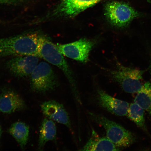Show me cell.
<instances>
[{"label": "cell", "mask_w": 151, "mask_h": 151, "mask_svg": "<svg viewBox=\"0 0 151 151\" xmlns=\"http://www.w3.org/2000/svg\"><path fill=\"white\" fill-rule=\"evenodd\" d=\"M37 54L49 63L56 66L63 71L69 81L72 93L76 101L82 104L78 86L74 76L63 55L55 45L46 37L39 35Z\"/></svg>", "instance_id": "cell-1"}, {"label": "cell", "mask_w": 151, "mask_h": 151, "mask_svg": "<svg viewBox=\"0 0 151 151\" xmlns=\"http://www.w3.org/2000/svg\"><path fill=\"white\" fill-rule=\"evenodd\" d=\"M39 35L29 32L0 38V57L37 55Z\"/></svg>", "instance_id": "cell-2"}, {"label": "cell", "mask_w": 151, "mask_h": 151, "mask_svg": "<svg viewBox=\"0 0 151 151\" xmlns=\"http://www.w3.org/2000/svg\"><path fill=\"white\" fill-rule=\"evenodd\" d=\"M88 114L92 120L104 128L107 137L118 148L129 147L135 142L136 137L134 134L120 124L102 115L91 112Z\"/></svg>", "instance_id": "cell-3"}, {"label": "cell", "mask_w": 151, "mask_h": 151, "mask_svg": "<svg viewBox=\"0 0 151 151\" xmlns=\"http://www.w3.org/2000/svg\"><path fill=\"white\" fill-rule=\"evenodd\" d=\"M104 10L109 23L119 28L127 27L132 21L141 15L128 4L121 1L108 2L106 4Z\"/></svg>", "instance_id": "cell-4"}, {"label": "cell", "mask_w": 151, "mask_h": 151, "mask_svg": "<svg viewBox=\"0 0 151 151\" xmlns=\"http://www.w3.org/2000/svg\"><path fill=\"white\" fill-rule=\"evenodd\" d=\"M30 77L31 89L36 93L45 94L55 90L58 86L55 73L46 62L38 64Z\"/></svg>", "instance_id": "cell-5"}, {"label": "cell", "mask_w": 151, "mask_h": 151, "mask_svg": "<svg viewBox=\"0 0 151 151\" xmlns=\"http://www.w3.org/2000/svg\"><path fill=\"white\" fill-rule=\"evenodd\" d=\"M144 71L137 68L126 67L118 63L116 69L110 72L111 77L128 93H137L142 86Z\"/></svg>", "instance_id": "cell-6"}, {"label": "cell", "mask_w": 151, "mask_h": 151, "mask_svg": "<svg viewBox=\"0 0 151 151\" xmlns=\"http://www.w3.org/2000/svg\"><path fill=\"white\" fill-rule=\"evenodd\" d=\"M94 45L93 41L82 39L74 42L56 46L63 55L85 63L88 61L90 52Z\"/></svg>", "instance_id": "cell-7"}, {"label": "cell", "mask_w": 151, "mask_h": 151, "mask_svg": "<svg viewBox=\"0 0 151 151\" xmlns=\"http://www.w3.org/2000/svg\"><path fill=\"white\" fill-rule=\"evenodd\" d=\"M39 58L37 55L16 56L7 61L6 67L15 77L29 76L38 64Z\"/></svg>", "instance_id": "cell-8"}, {"label": "cell", "mask_w": 151, "mask_h": 151, "mask_svg": "<svg viewBox=\"0 0 151 151\" xmlns=\"http://www.w3.org/2000/svg\"><path fill=\"white\" fill-rule=\"evenodd\" d=\"M102 0H61L53 15L73 18Z\"/></svg>", "instance_id": "cell-9"}, {"label": "cell", "mask_w": 151, "mask_h": 151, "mask_svg": "<svg viewBox=\"0 0 151 151\" xmlns=\"http://www.w3.org/2000/svg\"><path fill=\"white\" fill-rule=\"evenodd\" d=\"M40 107L43 114L47 118L65 126L73 132L68 113L62 104L50 100L42 103Z\"/></svg>", "instance_id": "cell-10"}, {"label": "cell", "mask_w": 151, "mask_h": 151, "mask_svg": "<svg viewBox=\"0 0 151 151\" xmlns=\"http://www.w3.org/2000/svg\"><path fill=\"white\" fill-rule=\"evenodd\" d=\"M97 93L98 103L101 107L116 116H127L129 107L127 102L113 97L101 89Z\"/></svg>", "instance_id": "cell-11"}, {"label": "cell", "mask_w": 151, "mask_h": 151, "mask_svg": "<svg viewBox=\"0 0 151 151\" xmlns=\"http://www.w3.org/2000/svg\"><path fill=\"white\" fill-rule=\"evenodd\" d=\"M26 107L24 100L14 90L6 89L0 94V112L11 114L23 110Z\"/></svg>", "instance_id": "cell-12"}, {"label": "cell", "mask_w": 151, "mask_h": 151, "mask_svg": "<svg viewBox=\"0 0 151 151\" xmlns=\"http://www.w3.org/2000/svg\"><path fill=\"white\" fill-rule=\"evenodd\" d=\"M81 151H119L120 149L106 137H99L94 131L92 136Z\"/></svg>", "instance_id": "cell-13"}, {"label": "cell", "mask_w": 151, "mask_h": 151, "mask_svg": "<svg viewBox=\"0 0 151 151\" xmlns=\"http://www.w3.org/2000/svg\"><path fill=\"white\" fill-rule=\"evenodd\" d=\"M57 134L56 127L53 121L45 118L40 128L38 149L42 150L46 143L49 141L55 140Z\"/></svg>", "instance_id": "cell-14"}, {"label": "cell", "mask_w": 151, "mask_h": 151, "mask_svg": "<svg viewBox=\"0 0 151 151\" xmlns=\"http://www.w3.org/2000/svg\"><path fill=\"white\" fill-rule=\"evenodd\" d=\"M9 132L20 145L21 148L24 149L29 137V126L24 122H16L9 128Z\"/></svg>", "instance_id": "cell-15"}, {"label": "cell", "mask_w": 151, "mask_h": 151, "mask_svg": "<svg viewBox=\"0 0 151 151\" xmlns=\"http://www.w3.org/2000/svg\"><path fill=\"white\" fill-rule=\"evenodd\" d=\"M135 98V103L149 113L151 117V84L148 82L143 85Z\"/></svg>", "instance_id": "cell-16"}, {"label": "cell", "mask_w": 151, "mask_h": 151, "mask_svg": "<svg viewBox=\"0 0 151 151\" xmlns=\"http://www.w3.org/2000/svg\"><path fill=\"white\" fill-rule=\"evenodd\" d=\"M145 110L135 103L129 106L127 116L137 126L148 133L145 118Z\"/></svg>", "instance_id": "cell-17"}, {"label": "cell", "mask_w": 151, "mask_h": 151, "mask_svg": "<svg viewBox=\"0 0 151 151\" xmlns=\"http://www.w3.org/2000/svg\"><path fill=\"white\" fill-rule=\"evenodd\" d=\"M29 0H0V4L21 5L28 3Z\"/></svg>", "instance_id": "cell-18"}, {"label": "cell", "mask_w": 151, "mask_h": 151, "mask_svg": "<svg viewBox=\"0 0 151 151\" xmlns=\"http://www.w3.org/2000/svg\"><path fill=\"white\" fill-rule=\"evenodd\" d=\"M2 133V130L1 126L0 125V139L1 138Z\"/></svg>", "instance_id": "cell-19"}, {"label": "cell", "mask_w": 151, "mask_h": 151, "mask_svg": "<svg viewBox=\"0 0 151 151\" xmlns=\"http://www.w3.org/2000/svg\"><path fill=\"white\" fill-rule=\"evenodd\" d=\"M150 73L151 75V62L150 65ZM150 83H151V82H150Z\"/></svg>", "instance_id": "cell-20"}]
</instances>
